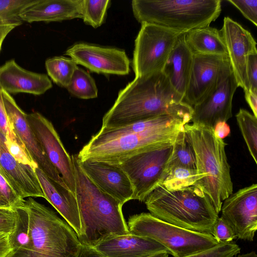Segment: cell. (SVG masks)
Here are the masks:
<instances>
[{"label": "cell", "mask_w": 257, "mask_h": 257, "mask_svg": "<svg viewBox=\"0 0 257 257\" xmlns=\"http://www.w3.org/2000/svg\"><path fill=\"white\" fill-rule=\"evenodd\" d=\"M189 119L162 115L115 127H102L80 151L77 157L119 165L157 145L174 143Z\"/></svg>", "instance_id": "obj_1"}, {"label": "cell", "mask_w": 257, "mask_h": 257, "mask_svg": "<svg viewBox=\"0 0 257 257\" xmlns=\"http://www.w3.org/2000/svg\"><path fill=\"white\" fill-rule=\"evenodd\" d=\"M183 99L162 71L135 77L119 91L101 126H118L162 115L191 121L192 107Z\"/></svg>", "instance_id": "obj_2"}, {"label": "cell", "mask_w": 257, "mask_h": 257, "mask_svg": "<svg viewBox=\"0 0 257 257\" xmlns=\"http://www.w3.org/2000/svg\"><path fill=\"white\" fill-rule=\"evenodd\" d=\"M71 158L81 223L78 237L81 244L93 247L110 236L130 233L122 211L123 204L91 182L81 169L77 155Z\"/></svg>", "instance_id": "obj_3"}, {"label": "cell", "mask_w": 257, "mask_h": 257, "mask_svg": "<svg viewBox=\"0 0 257 257\" xmlns=\"http://www.w3.org/2000/svg\"><path fill=\"white\" fill-rule=\"evenodd\" d=\"M144 202L157 218L198 232L212 235L219 217L209 197L194 186L169 190L161 184Z\"/></svg>", "instance_id": "obj_4"}, {"label": "cell", "mask_w": 257, "mask_h": 257, "mask_svg": "<svg viewBox=\"0 0 257 257\" xmlns=\"http://www.w3.org/2000/svg\"><path fill=\"white\" fill-rule=\"evenodd\" d=\"M184 130L195 155L198 180L194 186L209 197L219 213L223 202L233 193L226 144L211 127L187 123Z\"/></svg>", "instance_id": "obj_5"}, {"label": "cell", "mask_w": 257, "mask_h": 257, "mask_svg": "<svg viewBox=\"0 0 257 257\" xmlns=\"http://www.w3.org/2000/svg\"><path fill=\"white\" fill-rule=\"evenodd\" d=\"M26 212L32 245L7 257H76L81 243L74 230L51 209L32 197L18 205Z\"/></svg>", "instance_id": "obj_6"}, {"label": "cell", "mask_w": 257, "mask_h": 257, "mask_svg": "<svg viewBox=\"0 0 257 257\" xmlns=\"http://www.w3.org/2000/svg\"><path fill=\"white\" fill-rule=\"evenodd\" d=\"M132 8L141 24H155L184 34L215 21L221 12V1L133 0Z\"/></svg>", "instance_id": "obj_7"}, {"label": "cell", "mask_w": 257, "mask_h": 257, "mask_svg": "<svg viewBox=\"0 0 257 257\" xmlns=\"http://www.w3.org/2000/svg\"><path fill=\"white\" fill-rule=\"evenodd\" d=\"M127 225L131 233L154 240L174 257H183L219 244L212 234L182 228L150 213L130 216Z\"/></svg>", "instance_id": "obj_8"}, {"label": "cell", "mask_w": 257, "mask_h": 257, "mask_svg": "<svg viewBox=\"0 0 257 257\" xmlns=\"http://www.w3.org/2000/svg\"><path fill=\"white\" fill-rule=\"evenodd\" d=\"M174 143L157 145L117 165L131 183L132 200L144 202L149 194L162 184L168 173V166Z\"/></svg>", "instance_id": "obj_9"}, {"label": "cell", "mask_w": 257, "mask_h": 257, "mask_svg": "<svg viewBox=\"0 0 257 257\" xmlns=\"http://www.w3.org/2000/svg\"><path fill=\"white\" fill-rule=\"evenodd\" d=\"M181 34L157 25L141 24L132 60L136 77L162 71Z\"/></svg>", "instance_id": "obj_10"}, {"label": "cell", "mask_w": 257, "mask_h": 257, "mask_svg": "<svg viewBox=\"0 0 257 257\" xmlns=\"http://www.w3.org/2000/svg\"><path fill=\"white\" fill-rule=\"evenodd\" d=\"M193 55L189 82L183 99L192 107L211 94L232 72L228 55Z\"/></svg>", "instance_id": "obj_11"}, {"label": "cell", "mask_w": 257, "mask_h": 257, "mask_svg": "<svg viewBox=\"0 0 257 257\" xmlns=\"http://www.w3.org/2000/svg\"><path fill=\"white\" fill-rule=\"evenodd\" d=\"M220 212L236 238L252 241L257 229V184L232 193L223 202Z\"/></svg>", "instance_id": "obj_12"}, {"label": "cell", "mask_w": 257, "mask_h": 257, "mask_svg": "<svg viewBox=\"0 0 257 257\" xmlns=\"http://www.w3.org/2000/svg\"><path fill=\"white\" fill-rule=\"evenodd\" d=\"M28 122L48 160L62 177L68 189L75 193L73 163L53 124L38 112L26 115Z\"/></svg>", "instance_id": "obj_13"}, {"label": "cell", "mask_w": 257, "mask_h": 257, "mask_svg": "<svg viewBox=\"0 0 257 257\" xmlns=\"http://www.w3.org/2000/svg\"><path fill=\"white\" fill-rule=\"evenodd\" d=\"M65 55L98 74L125 75L130 70V61L125 52L119 49L79 43L69 47Z\"/></svg>", "instance_id": "obj_14"}, {"label": "cell", "mask_w": 257, "mask_h": 257, "mask_svg": "<svg viewBox=\"0 0 257 257\" xmlns=\"http://www.w3.org/2000/svg\"><path fill=\"white\" fill-rule=\"evenodd\" d=\"M2 97L9 119L17 137L29 155L50 179L67 187L62 177L48 160L38 140L32 131L24 111L9 93L1 89Z\"/></svg>", "instance_id": "obj_15"}, {"label": "cell", "mask_w": 257, "mask_h": 257, "mask_svg": "<svg viewBox=\"0 0 257 257\" xmlns=\"http://www.w3.org/2000/svg\"><path fill=\"white\" fill-rule=\"evenodd\" d=\"M219 31L238 86L244 91L249 90L247 61L250 55L257 54L256 43L248 31L228 17L224 18L222 27Z\"/></svg>", "instance_id": "obj_16"}, {"label": "cell", "mask_w": 257, "mask_h": 257, "mask_svg": "<svg viewBox=\"0 0 257 257\" xmlns=\"http://www.w3.org/2000/svg\"><path fill=\"white\" fill-rule=\"evenodd\" d=\"M238 87L232 72L215 91L192 107L191 121L212 128L218 122H226L232 116V99Z\"/></svg>", "instance_id": "obj_17"}, {"label": "cell", "mask_w": 257, "mask_h": 257, "mask_svg": "<svg viewBox=\"0 0 257 257\" xmlns=\"http://www.w3.org/2000/svg\"><path fill=\"white\" fill-rule=\"evenodd\" d=\"M79 163L87 177L103 192L123 205L132 200V185L125 173L118 165L88 160H79Z\"/></svg>", "instance_id": "obj_18"}, {"label": "cell", "mask_w": 257, "mask_h": 257, "mask_svg": "<svg viewBox=\"0 0 257 257\" xmlns=\"http://www.w3.org/2000/svg\"><path fill=\"white\" fill-rule=\"evenodd\" d=\"M0 131V173L22 199L45 195L33 167L18 162L9 153Z\"/></svg>", "instance_id": "obj_19"}, {"label": "cell", "mask_w": 257, "mask_h": 257, "mask_svg": "<svg viewBox=\"0 0 257 257\" xmlns=\"http://www.w3.org/2000/svg\"><path fill=\"white\" fill-rule=\"evenodd\" d=\"M52 83L44 74L24 69L11 60L0 66V88L10 93L41 95L51 88Z\"/></svg>", "instance_id": "obj_20"}, {"label": "cell", "mask_w": 257, "mask_h": 257, "mask_svg": "<svg viewBox=\"0 0 257 257\" xmlns=\"http://www.w3.org/2000/svg\"><path fill=\"white\" fill-rule=\"evenodd\" d=\"M93 247L104 257H146L167 252L164 246L154 240L131 233L110 236Z\"/></svg>", "instance_id": "obj_21"}, {"label": "cell", "mask_w": 257, "mask_h": 257, "mask_svg": "<svg viewBox=\"0 0 257 257\" xmlns=\"http://www.w3.org/2000/svg\"><path fill=\"white\" fill-rule=\"evenodd\" d=\"M35 171L46 199L64 218L78 237L81 223L75 194L50 179L39 168Z\"/></svg>", "instance_id": "obj_22"}, {"label": "cell", "mask_w": 257, "mask_h": 257, "mask_svg": "<svg viewBox=\"0 0 257 257\" xmlns=\"http://www.w3.org/2000/svg\"><path fill=\"white\" fill-rule=\"evenodd\" d=\"M23 22H60L82 18L83 0H38L20 14Z\"/></svg>", "instance_id": "obj_23"}, {"label": "cell", "mask_w": 257, "mask_h": 257, "mask_svg": "<svg viewBox=\"0 0 257 257\" xmlns=\"http://www.w3.org/2000/svg\"><path fill=\"white\" fill-rule=\"evenodd\" d=\"M193 57V53L185 41L184 34H182L179 37L162 71L175 90L183 97L189 82Z\"/></svg>", "instance_id": "obj_24"}, {"label": "cell", "mask_w": 257, "mask_h": 257, "mask_svg": "<svg viewBox=\"0 0 257 257\" xmlns=\"http://www.w3.org/2000/svg\"><path fill=\"white\" fill-rule=\"evenodd\" d=\"M186 43L193 55H228L220 31L206 26L184 33Z\"/></svg>", "instance_id": "obj_25"}, {"label": "cell", "mask_w": 257, "mask_h": 257, "mask_svg": "<svg viewBox=\"0 0 257 257\" xmlns=\"http://www.w3.org/2000/svg\"><path fill=\"white\" fill-rule=\"evenodd\" d=\"M178 166L196 170L195 152L184 128L179 133L173 144V152L168 166V171Z\"/></svg>", "instance_id": "obj_26"}, {"label": "cell", "mask_w": 257, "mask_h": 257, "mask_svg": "<svg viewBox=\"0 0 257 257\" xmlns=\"http://www.w3.org/2000/svg\"><path fill=\"white\" fill-rule=\"evenodd\" d=\"M45 67L48 75L53 81L66 88L77 65L70 58L57 56L48 59L45 62Z\"/></svg>", "instance_id": "obj_27"}, {"label": "cell", "mask_w": 257, "mask_h": 257, "mask_svg": "<svg viewBox=\"0 0 257 257\" xmlns=\"http://www.w3.org/2000/svg\"><path fill=\"white\" fill-rule=\"evenodd\" d=\"M235 117L249 153L256 164L257 117L243 108L239 109Z\"/></svg>", "instance_id": "obj_28"}, {"label": "cell", "mask_w": 257, "mask_h": 257, "mask_svg": "<svg viewBox=\"0 0 257 257\" xmlns=\"http://www.w3.org/2000/svg\"><path fill=\"white\" fill-rule=\"evenodd\" d=\"M66 89L71 95L81 99L94 98L98 95V89L93 78L78 66Z\"/></svg>", "instance_id": "obj_29"}, {"label": "cell", "mask_w": 257, "mask_h": 257, "mask_svg": "<svg viewBox=\"0 0 257 257\" xmlns=\"http://www.w3.org/2000/svg\"><path fill=\"white\" fill-rule=\"evenodd\" d=\"M19 217L16 228L9 235V241L12 251H23L29 249L32 245L29 232L28 215L20 206L16 208Z\"/></svg>", "instance_id": "obj_30"}, {"label": "cell", "mask_w": 257, "mask_h": 257, "mask_svg": "<svg viewBox=\"0 0 257 257\" xmlns=\"http://www.w3.org/2000/svg\"><path fill=\"white\" fill-rule=\"evenodd\" d=\"M198 180L196 170L183 166L170 169L162 185L169 190H176L194 186Z\"/></svg>", "instance_id": "obj_31"}, {"label": "cell", "mask_w": 257, "mask_h": 257, "mask_svg": "<svg viewBox=\"0 0 257 257\" xmlns=\"http://www.w3.org/2000/svg\"><path fill=\"white\" fill-rule=\"evenodd\" d=\"M109 0H83L82 19L84 23L94 28L100 27L104 22Z\"/></svg>", "instance_id": "obj_32"}, {"label": "cell", "mask_w": 257, "mask_h": 257, "mask_svg": "<svg viewBox=\"0 0 257 257\" xmlns=\"http://www.w3.org/2000/svg\"><path fill=\"white\" fill-rule=\"evenodd\" d=\"M38 0H0V25L18 23L23 21L20 14L26 8L35 4Z\"/></svg>", "instance_id": "obj_33"}, {"label": "cell", "mask_w": 257, "mask_h": 257, "mask_svg": "<svg viewBox=\"0 0 257 257\" xmlns=\"http://www.w3.org/2000/svg\"><path fill=\"white\" fill-rule=\"evenodd\" d=\"M239 246L233 241L219 243L212 247L183 257H234L240 252Z\"/></svg>", "instance_id": "obj_34"}, {"label": "cell", "mask_w": 257, "mask_h": 257, "mask_svg": "<svg viewBox=\"0 0 257 257\" xmlns=\"http://www.w3.org/2000/svg\"><path fill=\"white\" fill-rule=\"evenodd\" d=\"M18 210L12 207H0V233L10 235L18 220Z\"/></svg>", "instance_id": "obj_35"}, {"label": "cell", "mask_w": 257, "mask_h": 257, "mask_svg": "<svg viewBox=\"0 0 257 257\" xmlns=\"http://www.w3.org/2000/svg\"><path fill=\"white\" fill-rule=\"evenodd\" d=\"M248 20L257 26V0H227Z\"/></svg>", "instance_id": "obj_36"}, {"label": "cell", "mask_w": 257, "mask_h": 257, "mask_svg": "<svg viewBox=\"0 0 257 257\" xmlns=\"http://www.w3.org/2000/svg\"><path fill=\"white\" fill-rule=\"evenodd\" d=\"M0 131L5 136L6 138L11 141L18 143L25 149L15 134L13 125L11 124L6 112L4 103L1 89L0 88Z\"/></svg>", "instance_id": "obj_37"}, {"label": "cell", "mask_w": 257, "mask_h": 257, "mask_svg": "<svg viewBox=\"0 0 257 257\" xmlns=\"http://www.w3.org/2000/svg\"><path fill=\"white\" fill-rule=\"evenodd\" d=\"M212 235L219 243L232 242L236 236L230 226L222 217H219Z\"/></svg>", "instance_id": "obj_38"}, {"label": "cell", "mask_w": 257, "mask_h": 257, "mask_svg": "<svg viewBox=\"0 0 257 257\" xmlns=\"http://www.w3.org/2000/svg\"><path fill=\"white\" fill-rule=\"evenodd\" d=\"M6 145L9 153L19 163L35 168L37 164L29 155L26 150L18 143L6 138Z\"/></svg>", "instance_id": "obj_39"}, {"label": "cell", "mask_w": 257, "mask_h": 257, "mask_svg": "<svg viewBox=\"0 0 257 257\" xmlns=\"http://www.w3.org/2000/svg\"><path fill=\"white\" fill-rule=\"evenodd\" d=\"M0 194L8 202L10 206L14 208L17 207L24 199L18 195L1 173Z\"/></svg>", "instance_id": "obj_40"}, {"label": "cell", "mask_w": 257, "mask_h": 257, "mask_svg": "<svg viewBox=\"0 0 257 257\" xmlns=\"http://www.w3.org/2000/svg\"><path fill=\"white\" fill-rule=\"evenodd\" d=\"M246 75L249 90L257 93V54H251L248 57Z\"/></svg>", "instance_id": "obj_41"}, {"label": "cell", "mask_w": 257, "mask_h": 257, "mask_svg": "<svg viewBox=\"0 0 257 257\" xmlns=\"http://www.w3.org/2000/svg\"><path fill=\"white\" fill-rule=\"evenodd\" d=\"M213 131L217 138L223 140L230 134V128L226 122L220 121L215 125Z\"/></svg>", "instance_id": "obj_42"}, {"label": "cell", "mask_w": 257, "mask_h": 257, "mask_svg": "<svg viewBox=\"0 0 257 257\" xmlns=\"http://www.w3.org/2000/svg\"><path fill=\"white\" fill-rule=\"evenodd\" d=\"M12 250L9 235L0 233V257H7Z\"/></svg>", "instance_id": "obj_43"}, {"label": "cell", "mask_w": 257, "mask_h": 257, "mask_svg": "<svg viewBox=\"0 0 257 257\" xmlns=\"http://www.w3.org/2000/svg\"><path fill=\"white\" fill-rule=\"evenodd\" d=\"M76 257H104L93 247L81 244Z\"/></svg>", "instance_id": "obj_44"}, {"label": "cell", "mask_w": 257, "mask_h": 257, "mask_svg": "<svg viewBox=\"0 0 257 257\" xmlns=\"http://www.w3.org/2000/svg\"><path fill=\"white\" fill-rule=\"evenodd\" d=\"M244 92L245 99L253 112V114L257 117V93L249 90Z\"/></svg>", "instance_id": "obj_45"}, {"label": "cell", "mask_w": 257, "mask_h": 257, "mask_svg": "<svg viewBox=\"0 0 257 257\" xmlns=\"http://www.w3.org/2000/svg\"><path fill=\"white\" fill-rule=\"evenodd\" d=\"M18 23H6L0 25V51L3 42L7 35L16 27L20 26Z\"/></svg>", "instance_id": "obj_46"}, {"label": "cell", "mask_w": 257, "mask_h": 257, "mask_svg": "<svg viewBox=\"0 0 257 257\" xmlns=\"http://www.w3.org/2000/svg\"><path fill=\"white\" fill-rule=\"evenodd\" d=\"M234 257H257V254L254 251H251L250 252L238 254Z\"/></svg>", "instance_id": "obj_47"}, {"label": "cell", "mask_w": 257, "mask_h": 257, "mask_svg": "<svg viewBox=\"0 0 257 257\" xmlns=\"http://www.w3.org/2000/svg\"><path fill=\"white\" fill-rule=\"evenodd\" d=\"M169 253L166 251L156 253L146 257H169Z\"/></svg>", "instance_id": "obj_48"}, {"label": "cell", "mask_w": 257, "mask_h": 257, "mask_svg": "<svg viewBox=\"0 0 257 257\" xmlns=\"http://www.w3.org/2000/svg\"><path fill=\"white\" fill-rule=\"evenodd\" d=\"M0 207H11L8 202L0 194Z\"/></svg>", "instance_id": "obj_49"}]
</instances>
